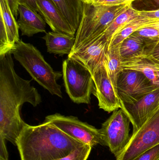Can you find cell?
<instances>
[{
	"mask_svg": "<svg viewBox=\"0 0 159 160\" xmlns=\"http://www.w3.org/2000/svg\"><path fill=\"white\" fill-rule=\"evenodd\" d=\"M117 84L122 106L136 103L159 87L142 72L132 69H122Z\"/></svg>",
	"mask_w": 159,
	"mask_h": 160,
	"instance_id": "obj_8",
	"label": "cell"
},
{
	"mask_svg": "<svg viewBox=\"0 0 159 160\" xmlns=\"http://www.w3.org/2000/svg\"><path fill=\"white\" fill-rule=\"evenodd\" d=\"M37 12L44 18L52 32L75 35L76 32L52 0H37Z\"/></svg>",
	"mask_w": 159,
	"mask_h": 160,
	"instance_id": "obj_14",
	"label": "cell"
},
{
	"mask_svg": "<svg viewBox=\"0 0 159 160\" xmlns=\"http://www.w3.org/2000/svg\"><path fill=\"white\" fill-rule=\"evenodd\" d=\"M19 4L27 6L37 12V0H19Z\"/></svg>",
	"mask_w": 159,
	"mask_h": 160,
	"instance_id": "obj_29",
	"label": "cell"
},
{
	"mask_svg": "<svg viewBox=\"0 0 159 160\" xmlns=\"http://www.w3.org/2000/svg\"><path fill=\"white\" fill-rule=\"evenodd\" d=\"M77 32L83 13V0H52Z\"/></svg>",
	"mask_w": 159,
	"mask_h": 160,
	"instance_id": "obj_19",
	"label": "cell"
},
{
	"mask_svg": "<svg viewBox=\"0 0 159 160\" xmlns=\"http://www.w3.org/2000/svg\"><path fill=\"white\" fill-rule=\"evenodd\" d=\"M41 102V95L31 81L16 73L11 52L0 55V136L16 146L28 125L21 117V107L27 102L36 107Z\"/></svg>",
	"mask_w": 159,
	"mask_h": 160,
	"instance_id": "obj_1",
	"label": "cell"
},
{
	"mask_svg": "<svg viewBox=\"0 0 159 160\" xmlns=\"http://www.w3.org/2000/svg\"><path fill=\"white\" fill-rule=\"evenodd\" d=\"M62 74L66 93L71 100L77 104H90L94 84L89 70L78 61L68 57L63 62Z\"/></svg>",
	"mask_w": 159,
	"mask_h": 160,
	"instance_id": "obj_5",
	"label": "cell"
},
{
	"mask_svg": "<svg viewBox=\"0 0 159 160\" xmlns=\"http://www.w3.org/2000/svg\"><path fill=\"white\" fill-rule=\"evenodd\" d=\"M42 38L45 41L48 52L60 56L69 55L75 43V35L54 32L46 33Z\"/></svg>",
	"mask_w": 159,
	"mask_h": 160,
	"instance_id": "obj_17",
	"label": "cell"
},
{
	"mask_svg": "<svg viewBox=\"0 0 159 160\" xmlns=\"http://www.w3.org/2000/svg\"><path fill=\"white\" fill-rule=\"evenodd\" d=\"M93 94L97 98L100 109L108 113L122 108L120 99L114 88L104 63L92 75Z\"/></svg>",
	"mask_w": 159,
	"mask_h": 160,
	"instance_id": "obj_10",
	"label": "cell"
},
{
	"mask_svg": "<svg viewBox=\"0 0 159 160\" xmlns=\"http://www.w3.org/2000/svg\"><path fill=\"white\" fill-rule=\"evenodd\" d=\"M133 160H159V144L148 149Z\"/></svg>",
	"mask_w": 159,
	"mask_h": 160,
	"instance_id": "obj_24",
	"label": "cell"
},
{
	"mask_svg": "<svg viewBox=\"0 0 159 160\" xmlns=\"http://www.w3.org/2000/svg\"><path fill=\"white\" fill-rule=\"evenodd\" d=\"M120 45L108 48L104 62L109 78L118 95V78L119 73L123 69L121 67L122 59L119 52Z\"/></svg>",
	"mask_w": 159,
	"mask_h": 160,
	"instance_id": "obj_20",
	"label": "cell"
},
{
	"mask_svg": "<svg viewBox=\"0 0 159 160\" xmlns=\"http://www.w3.org/2000/svg\"><path fill=\"white\" fill-rule=\"evenodd\" d=\"M92 147L83 144L73 150L69 155L64 158L54 160H87Z\"/></svg>",
	"mask_w": 159,
	"mask_h": 160,
	"instance_id": "obj_22",
	"label": "cell"
},
{
	"mask_svg": "<svg viewBox=\"0 0 159 160\" xmlns=\"http://www.w3.org/2000/svg\"><path fill=\"white\" fill-rule=\"evenodd\" d=\"M16 18L18 15L19 0H7Z\"/></svg>",
	"mask_w": 159,
	"mask_h": 160,
	"instance_id": "obj_28",
	"label": "cell"
},
{
	"mask_svg": "<svg viewBox=\"0 0 159 160\" xmlns=\"http://www.w3.org/2000/svg\"><path fill=\"white\" fill-rule=\"evenodd\" d=\"M121 67L123 69L142 72L154 84L159 87V62L149 52H143L122 59Z\"/></svg>",
	"mask_w": 159,
	"mask_h": 160,
	"instance_id": "obj_15",
	"label": "cell"
},
{
	"mask_svg": "<svg viewBox=\"0 0 159 160\" xmlns=\"http://www.w3.org/2000/svg\"><path fill=\"white\" fill-rule=\"evenodd\" d=\"M91 3L96 6H116L126 4L124 0H93Z\"/></svg>",
	"mask_w": 159,
	"mask_h": 160,
	"instance_id": "obj_26",
	"label": "cell"
},
{
	"mask_svg": "<svg viewBox=\"0 0 159 160\" xmlns=\"http://www.w3.org/2000/svg\"><path fill=\"white\" fill-rule=\"evenodd\" d=\"M136 17L147 20L159 19V8L155 10H138Z\"/></svg>",
	"mask_w": 159,
	"mask_h": 160,
	"instance_id": "obj_25",
	"label": "cell"
},
{
	"mask_svg": "<svg viewBox=\"0 0 159 160\" xmlns=\"http://www.w3.org/2000/svg\"><path fill=\"white\" fill-rule=\"evenodd\" d=\"M131 5L96 6L83 2L82 17L71 53L80 49L104 33L114 20Z\"/></svg>",
	"mask_w": 159,
	"mask_h": 160,
	"instance_id": "obj_4",
	"label": "cell"
},
{
	"mask_svg": "<svg viewBox=\"0 0 159 160\" xmlns=\"http://www.w3.org/2000/svg\"><path fill=\"white\" fill-rule=\"evenodd\" d=\"M157 43L133 33L120 44L119 52L121 58L126 59L143 52L150 53L152 47Z\"/></svg>",
	"mask_w": 159,
	"mask_h": 160,
	"instance_id": "obj_18",
	"label": "cell"
},
{
	"mask_svg": "<svg viewBox=\"0 0 159 160\" xmlns=\"http://www.w3.org/2000/svg\"><path fill=\"white\" fill-rule=\"evenodd\" d=\"M11 53L33 79L51 95L63 98L61 87L57 82L63 74L55 71L35 47L20 40L16 43Z\"/></svg>",
	"mask_w": 159,
	"mask_h": 160,
	"instance_id": "obj_3",
	"label": "cell"
},
{
	"mask_svg": "<svg viewBox=\"0 0 159 160\" xmlns=\"http://www.w3.org/2000/svg\"><path fill=\"white\" fill-rule=\"evenodd\" d=\"M109 43L104 33L85 47L72 52L68 57L82 63L92 76L104 63Z\"/></svg>",
	"mask_w": 159,
	"mask_h": 160,
	"instance_id": "obj_11",
	"label": "cell"
},
{
	"mask_svg": "<svg viewBox=\"0 0 159 160\" xmlns=\"http://www.w3.org/2000/svg\"><path fill=\"white\" fill-rule=\"evenodd\" d=\"M159 144V106L143 126L132 133L129 143L116 160H133Z\"/></svg>",
	"mask_w": 159,
	"mask_h": 160,
	"instance_id": "obj_7",
	"label": "cell"
},
{
	"mask_svg": "<svg viewBox=\"0 0 159 160\" xmlns=\"http://www.w3.org/2000/svg\"><path fill=\"white\" fill-rule=\"evenodd\" d=\"M44 122L51 123L73 139L91 147L100 144L105 145L101 130L79 120L72 116L60 113L46 117Z\"/></svg>",
	"mask_w": 159,
	"mask_h": 160,
	"instance_id": "obj_6",
	"label": "cell"
},
{
	"mask_svg": "<svg viewBox=\"0 0 159 160\" xmlns=\"http://www.w3.org/2000/svg\"><path fill=\"white\" fill-rule=\"evenodd\" d=\"M136 1V0H124V2L126 4H132L133 1Z\"/></svg>",
	"mask_w": 159,
	"mask_h": 160,
	"instance_id": "obj_32",
	"label": "cell"
},
{
	"mask_svg": "<svg viewBox=\"0 0 159 160\" xmlns=\"http://www.w3.org/2000/svg\"><path fill=\"white\" fill-rule=\"evenodd\" d=\"M135 33L138 35L151 41L156 42L159 41V30L154 27L150 26L144 27L136 31Z\"/></svg>",
	"mask_w": 159,
	"mask_h": 160,
	"instance_id": "obj_23",
	"label": "cell"
},
{
	"mask_svg": "<svg viewBox=\"0 0 159 160\" xmlns=\"http://www.w3.org/2000/svg\"><path fill=\"white\" fill-rule=\"evenodd\" d=\"M6 140L0 136V160H9Z\"/></svg>",
	"mask_w": 159,
	"mask_h": 160,
	"instance_id": "obj_27",
	"label": "cell"
},
{
	"mask_svg": "<svg viewBox=\"0 0 159 160\" xmlns=\"http://www.w3.org/2000/svg\"><path fill=\"white\" fill-rule=\"evenodd\" d=\"M129 118L121 109L114 111L111 116L102 125L100 129L105 146L117 158L129 143L130 135Z\"/></svg>",
	"mask_w": 159,
	"mask_h": 160,
	"instance_id": "obj_9",
	"label": "cell"
},
{
	"mask_svg": "<svg viewBox=\"0 0 159 160\" xmlns=\"http://www.w3.org/2000/svg\"><path fill=\"white\" fill-rule=\"evenodd\" d=\"M18 13L17 23L21 35L30 37L38 33H46V22L37 12L27 6L20 4Z\"/></svg>",
	"mask_w": 159,
	"mask_h": 160,
	"instance_id": "obj_16",
	"label": "cell"
},
{
	"mask_svg": "<svg viewBox=\"0 0 159 160\" xmlns=\"http://www.w3.org/2000/svg\"><path fill=\"white\" fill-rule=\"evenodd\" d=\"M147 20L148 21V22L145 24V27L150 26L159 30V19Z\"/></svg>",
	"mask_w": 159,
	"mask_h": 160,
	"instance_id": "obj_31",
	"label": "cell"
},
{
	"mask_svg": "<svg viewBox=\"0 0 159 160\" xmlns=\"http://www.w3.org/2000/svg\"><path fill=\"white\" fill-rule=\"evenodd\" d=\"M137 11L138 10L134 9L131 5L114 20L105 32V34L109 42L115 34L123 29L132 20L136 17Z\"/></svg>",
	"mask_w": 159,
	"mask_h": 160,
	"instance_id": "obj_21",
	"label": "cell"
},
{
	"mask_svg": "<svg viewBox=\"0 0 159 160\" xmlns=\"http://www.w3.org/2000/svg\"><path fill=\"white\" fill-rule=\"evenodd\" d=\"M17 21L7 0H0V55L11 52L20 39Z\"/></svg>",
	"mask_w": 159,
	"mask_h": 160,
	"instance_id": "obj_12",
	"label": "cell"
},
{
	"mask_svg": "<svg viewBox=\"0 0 159 160\" xmlns=\"http://www.w3.org/2000/svg\"><path fill=\"white\" fill-rule=\"evenodd\" d=\"M159 106V87L132 105H122L121 108L129 118L136 132L147 121Z\"/></svg>",
	"mask_w": 159,
	"mask_h": 160,
	"instance_id": "obj_13",
	"label": "cell"
},
{
	"mask_svg": "<svg viewBox=\"0 0 159 160\" xmlns=\"http://www.w3.org/2000/svg\"><path fill=\"white\" fill-rule=\"evenodd\" d=\"M93 0H83V2L87 3H91L92 2Z\"/></svg>",
	"mask_w": 159,
	"mask_h": 160,
	"instance_id": "obj_33",
	"label": "cell"
},
{
	"mask_svg": "<svg viewBox=\"0 0 159 160\" xmlns=\"http://www.w3.org/2000/svg\"><path fill=\"white\" fill-rule=\"evenodd\" d=\"M83 144L53 124L44 122L37 126L28 124L16 146L21 160H54L66 157Z\"/></svg>",
	"mask_w": 159,
	"mask_h": 160,
	"instance_id": "obj_2",
	"label": "cell"
},
{
	"mask_svg": "<svg viewBox=\"0 0 159 160\" xmlns=\"http://www.w3.org/2000/svg\"><path fill=\"white\" fill-rule=\"evenodd\" d=\"M150 54L155 60L159 62V41L153 47Z\"/></svg>",
	"mask_w": 159,
	"mask_h": 160,
	"instance_id": "obj_30",
	"label": "cell"
},
{
	"mask_svg": "<svg viewBox=\"0 0 159 160\" xmlns=\"http://www.w3.org/2000/svg\"><path fill=\"white\" fill-rule=\"evenodd\" d=\"M154 2L156 3L157 5L159 6V0H153Z\"/></svg>",
	"mask_w": 159,
	"mask_h": 160,
	"instance_id": "obj_34",
	"label": "cell"
}]
</instances>
